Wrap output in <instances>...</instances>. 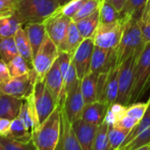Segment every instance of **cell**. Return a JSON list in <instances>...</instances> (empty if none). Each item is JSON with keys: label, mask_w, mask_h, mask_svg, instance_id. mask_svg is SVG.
<instances>
[{"label": "cell", "mask_w": 150, "mask_h": 150, "mask_svg": "<svg viewBox=\"0 0 150 150\" xmlns=\"http://www.w3.org/2000/svg\"><path fill=\"white\" fill-rule=\"evenodd\" d=\"M95 49L93 38H87L82 41L80 46L71 55V63L75 68L79 80H82L90 72V64Z\"/></svg>", "instance_id": "8fae6325"}, {"label": "cell", "mask_w": 150, "mask_h": 150, "mask_svg": "<svg viewBox=\"0 0 150 150\" xmlns=\"http://www.w3.org/2000/svg\"><path fill=\"white\" fill-rule=\"evenodd\" d=\"M119 66H115L111 68L108 72L107 82H106V92H105V103L109 107L114 104L117 98Z\"/></svg>", "instance_id": "484cf974"}, {"label": "cell", "mask_w": 150, "mask_h": 150, "mask_svg": "<svg viewBox=\"0 0 150 150\" xmlns=\"http://www.w3.org/2000/svg\"><path fill=\"white\" fill-rule=\"evenodd\" d=\"M0 143L5 150H37L33 140L28 142H21L8 137L0 136Z\"/></svg>", "instance_id": "e575fe53"}, {"label": "cell", "mask_w": 150, "mask_h": 150, "mask_svg": "<svg viewBox=\"0 0 150 150\" xmlns=\"http://www.w3.org/2000/svg\"><path fill=\"white\" fill-rule=\"evenodd\" d=\"M148 127H150V104H148L147 110H146L145 115L143 116V117L131 130V132H129V134H128L126 139L125 140L124 144L122 145V146H125V144H127L128 142H130L132 139H134L137 135H139V133H141L143 131H145Z\"/></svg>", "instance_id": "8d00e7d4"}, {"label": "cell", "mask_w": 150, "mask_h": 150, "mask_svg": "<svg viewBox=\"0 0 150 150\" xmlns=\"http://www.w3.org/2000/svg\"><path fill=\"white\" fill-rule=\"evenodd\" d=\"M61 116L60 136L55 150H83L72 128L71 122L68 119L63 109L58 105Z\"/></svg>", "instance_id": "4fadbf2b"}, {"label": "cell", "mask_w": 150, "mask_h": 150, "mask_svg": "<svg viewBox=\"0 0 150 150\" xmlns=\"http://www.w3.org/2000/svg\"><path fill=\"white\" fill-rule=\"evenodd\" d=\"M86 1L87 0H71L68 4L61 6L59 11L63 14L72 19V17L79 12V10L82 7Z\"/></svg>", "instance_id": "ab89813d"}, {"label": "cell", "mask_w": 150, "mask_h": 150, "mask_svg": "<svg viewBox=\"0 0 150 150\" xmlns=\"http://www.w3.org/2000/svg\"><path fill=\"white\" fill-rule=\"evenodd\" d=\"M12 77L8 69V64L0 58V83H3L10 80Z\"/></svg>", "instance_id": "ee69618b"}, {"label": "cell", "mask_w": 150, "mask_h": 150, "mask_svg": "<svg viewBox=\"0 0 150 150\" xmlns=\"http://www.w3.org/2000/svg\"><path fill=\"white\" fill-rule=\"evenodd\" d=\"M131 131L124 129L115 124L109 126V140L112 150H117L122 146Z\"/></svg>", "instance_id": "4dcf8cb0"}, {"label": "cell", "mask_w": 150, "mask_h": 150, "mask_svg": "<svg viewBox=\"0 0 150 150\" xmlns=\"http://www.w3.org/2000/svg\"><path fill=\"white\" fill-rule=\"evenodd\" d=\"M104 0H87L82 6V7L79 10V12L72 17V21L74 22H77L80 20L88 17L94 13H96L97 10L100 9L101 5Z\"/></svg>", "instance_id": "d590c367"}, {"label": "cell", "mask_w": 150, "mask_h": 150, "mask_svg": "<svg viewBox=\"0 0 150 150\" xmlns=\"http://www.w3.org/2000/svg\"><path fill=\"white\" fill-rule=\"evenodd\" d=\"M117 150H125V149L123 148V147H120V148H118V149H117Z\"/></svg>", "instance_id": "f5cc1de1"}, {"label": "cell", "mask_w": 150, "mask_h": 150, "mask_svg": "<svg viewBox=\"0 0 150 150\" xmlns=\"http://www.w3.org/2000/svg\"><path fill=\"white\" fill-rule=\"evenodd\" d=\"M19 0H0V13L17 10Z\"/></svg>", "instance_id": "7bdbcfd3"}, {"label": "cell", "mask_w": 150, "mask_h": 150, "mask_svg": "<svg viewBox=\"0 0 150 150\" xmlns=\"http://www.w3.org/2000/svg\"><path fill=\"white\" fill-rule=\"evenodd\" d=\"M149 150H150V148H149Z\"/></svg>", "instance_id": "11a10c76"}, {"label": "cell", "mask_w": 150, "mask_h": 150, "mask_svg": "<svg viewBox=\"0 0 150 150\" xmlns=\"http://www.w3.org/2000/svg\"><path fill=\"white\" fill-rule=\"evenodd\" d=\"M105 1L108 2L109 4H110L111 6H113L117 11L120 12L127 0H105Z\"/></svg>", "instance_id": "7dc6e473"}, {"label": "cell", "mask_w": 150, "mask_h": 150, "mask_svg": "<svg viewBox=\"0 0 150 150\" xmlns=\"http://www.w3.org/2000/svg\"><path fill=\"white\" fill-rule=\"evenodd\" d=\"M149 148H150V145H145V146H142L138 147L133 150H149Z\"/></svg>", "instance_id": "681fc988"}, {"label": "cell", "mask_w": 150, "mask_h": 150, "mask_svg": "<svg viewBox=\"0 0 150 150\" xmlns=\"http://www.w3.org/2000/svg\"><path fill=\"white\" fill-rule=\"evenodd\" d=\"M58 105L63 109L68 119L72 123L81 118L85 102L81 93V80H78L65 93L64 97Z\"/></svg>", "instance_id": "30bf717a"}, {"label": "cell", "mask_w": 150, "mask_h": 150, "mask_svg": "<svg viewBox=\"0 0 150 150\" xmlns=\"http://www.w3.org/2000/svg\"><path fill=\"white\" fill-rule=\"evenodd\" d=\"M138 124V121L135 120L134 118L127 116V115H124L123 117H121L116 123L115 125L124 128V129H127V130H132L136 125Z\"/></svg>", "instance_id": "b9f144b4"}, {"label": "cell", "mask_w": 150, "mask_h": 150, "mask_svg": "<svg viewBox=\"0 0 150 150\" xmlns=\"http://www.w3.org/2000/svg\"><path fill=\"white\" fill-rule=\"evenodd\" d=\"M140 30L145 43L150 42V21L140 22Z\"/></svg>", "instance_id": "f6af8a7d"}, {"label": "cell", "mask_w": 150, "mask_h": 150, "mask_svg": "<svg viewBox=\"0 0 150 150\" xmlns=\"http://www.w3.org/2000/svg\"><path fill=\"white\" fill-rule=\"evenodd\" d=\"M24 24L26 22L17 10L0 13V37L13 36Z\"/></svg>", "instance_id": "ac0fdd59"}, {"label": "cell", "mask_w": 150, "mask_h": 150, "mask_svg": "<svg viewBox=\"0 0 150 150\" xmlns=\"http://www.w3.org/2000/svg\"><path fill=\"white\" fill-rule=\"evenodd\" d=\"M11 123L12 120L8 118L0 117V136H5V137L7 136L10 130Z\"/></svg>", "instance_id": "bcb514c9"}, {"label": "cell", "mask_w": 150, "mask_h": 150, "mask_svg": "<svg viewBox=\"0 0 150 150\" xmlns=\"http://www.w3.org/2000/svg\"><path fill=\"white\" fill-rule=\"evenodd\" d=\"M98 76L99 74L90 71L82 80H81V93L83 96L85 104H88L96 101Z\"/></svg>", "instance_id": "cb8c5ba5"}, {"label": "cell", "mask_w": 150, "mask_h": 150, "mask_svg": "<svg viewBox=\"0 0 150 150\" xmlns=\"http://www.w3.org/2000/svg\"><path fill=\"white\" fill-rule=\"evenodd\" d=\"M75 23L84 39L93 38L100 24V11L97 10L93 14L85 17Z\"/></svg>", "instance_id": "4316f807"}, {"label": "cell", "mask_w": 150, "mask_h": 150, "mask_svg": "<svg viewBox=\"0 0 150 150\" xmlns=\"http://www.w3.org/2000/svg\"><path fill=\"white\" fill-rule=\"evenodd\" d=\"M147 103H148V104H150V97H149V100L147 101Z\"/></svg>", "instance_id": "db71d44e"}, {"label": "cell", "mask_w": 150, "mask_h": 150, "mask_svg": "<svg viewBox=\"0 0 150 150\" xmlns=\"http://www.w3.org/2000/svg\"><path fill=\"white\" fill-rule=\"evenodd\" d=\"M43 81L58 104L64 87V80L60 71L59 63L57 59L43 78Z\"/></svg>", "instance_id": "e0dca14e"}, {"label": "cell", "mask_w": 150, "mask_h": 150, "mask_svg": "<svg viewBox=\"0 0 150 150\" xmlns=\"http://www.w3.org/2000/svg\"><path fill=\"white\" fill-rule=\"evenodd\" d=\"M148 107L147 103H134L128 106L125 109V115L134 118L138 122L143 117Z\"/></svg>", "instance_id": "f35d334b"}, {"label": "cell", "mask_w": 150, "mask_h": 150, "mask_svg": "<svg viewBox=\"0 0 150 150\" xmlns=\"http://www.w3.org/2000/svg\"><path fill=\"white\" fill-rule=\"evenodd\" d=\"M145 145H150V127L143 131L130 142L121 147L125 148V150H133Z\"/></svg>", "instance_id": "74e56055"}, {"label": "cell", "mask_w": 150, "mask_h": 150, "mask_svg": "<svg viewBox=\"0 0 150 150\" xmlns=\"http://www.w3.org/2000/svg\"><path fill=\"white\" fill-rule=\"evenodd\" d=\"M23 99L0 93V117L13 120L18 117Z\"/></svg>", "instance_id": "44dd1931"}, {"label": "cell", "mask_w": 150, "mask_h": 150, "mask_svg": "<svg viewBox=\"0 0 150 150\" xmlns=\"http://www.w3.org/2000/svg\"><path fill=\"white\" fill-rule=\"evenodd\" d=\"M150 85V42L146 43L136 60L130 104L136 103Z\"/></svg>", "instance_id": "277c9868"}, {"label": "cell", "mask_w": 150, "mask_h": 150, "mask_svg": "<svg viewBox=\"0 0 150 150\" xmlns=\"http://www.w3.org/2000/svg\"><path fill=\"white\" fill-rule=\"evenodd\" d=\"M57 1H58L59 5H60L61 6H63L66 5V4H68L69 2H71V0H57Z\"/></svg>", "instance_id": "f907efd6"}, {"label": "cell", "mask_w": 150, "mask_h": 150, "mask_svg": "<svg viewBox=\"0 0 150 150\" xmlns=\"http://www.w3.org/2000/svg\"><path fill=\"white\" fill-rule=\"evenodd\" d=\"M115 66H119L117 60V50H109L95 45L90 64V71L97 74L109 72L110 70Z\"/></svg>", "instance_id": "5bb4252c"}, {"label": "cell", "mask_w": 150, "mask_h": 150, "mask_svg": "<svg viewBox=\"0 0 150 150\" xmlns=\"http://www.w3.org/2000/svg\"><path fill=\"white\" fill-rule=\"evenodd\" d=\"M33 101L39 125L46 120L57 107V103L47 88L43 80H37L34 86Z\"/></svg>", "instance_id": "ba28073f"}, {"label": "cell", "mask_w": 150, "mask_h": 150, "mask_svg": "<svg viewBox=\"0 0 150 150\" xmlns=\"http://www.w3.org/2000/svg\"><path fill=\"white\" fill-rule=\"evenodd\" d=\"M147 0H127L120 11L121 18H132L141 21Z\"/></svg>", "instance_id": "83f0119b"}, {"label": "cell", "mask_w": 150, "mask_h": 150, "mask_svg": "<svg viewBox=\"0 0 150 150\" xmlns=\"http://www.w3.org/2000/svg\"><path fill=\"white\" fill-rule=\"evenodd\" d=\"M57 60L59 63L60 71H61L63 80H64V87H63L62 94L60 96V100L58 102V103H59L63 101L65 93L79 79L77 77V73H76V71H75V68L71 63V54L63 52V51H59Z\"/></svg>", "instance_id": "2e32d148"}, {"label": "cell", "mask_w": 150, "mask_h": 150, "mask_svg": "<svg viewBox=\"0 0 150 150\" xmlns=\"http://www.w3.org/2000/svg\"><path fill=\"white\" fill-rule=\"evenodd\" d=\"M57 0H19L17 12L27 23H43L59 10Z\"/></svg>", "instance_id": "3957f363"}, {"label": "cell", "mask_w": 150, "mask_h": 150, "mask_svg": "<svg viewBox=\"0 0 150 150\" xmlns=\"http://www.w3.org/2000/svg\"><path fill=\"white\" fill-rule=\"evenodd\" d=\"M58 55L59 50L57 46L47 35L33 61V68L36 71L39 80H43L48 71L57 59Z\"/></svg>", "instance_id": "9c48e42d"}, {"label": "cell", "mask_w": 150, "mask_h": 150, "mask_svg": "<svg viewBox=\"0 0 150 150\" xmlns=\"http://www.w3.org/2000/svg\"><path fill=\"white\" fill-rule=\"evenodd\" d=\"M7 64L11 77H18L28 74L33 69V67H31L30 64L20 55L13 57Z\"/></svg>", "instance_id": "d6a6232c"}, {"label": "cell", "mask_w": 150, "mask_h": 150, "mask_svg": "<svg viewBox=\"0 0 150 150\" xmlns=\"http://www.w3.org/2000/svg\"><path fill=\"white\" fill-rule=\"evenodd\" d=\"M109 126L110 124L104 120L98 127L93 150H112L109 140Z\"/></svg>", "instance_id": "1f68e13d"}, {"label": "cell", "mask_w": 150, "mask_h": 150, "mask_svg": "<svg viewBox=\"0 0 150 150\" xmlns=\"http://www.w3.org/2000/svg\"><path fill=\"white\" fill-rule=\"evenodd\" d=\"M100 24H110L120 21V12L105 0L100 6Z\"/></svg>", "instance_id": "836d02e7"}, {"label": "cell", "mask_w": 150, "mask_h": 150, "mask_svg": "<svg viewBox=\"0 0 150 150\" xmlns=\"http://www.w3.org/2000/svg\"><path fill=\"white\" fill-rule=\"evenodd\" d=\"M125 18L110 24H99L93 40L96 46L113 50H117L123 35Z\"/></svg>", "instance_id": "5b68a950"}, {"label": "cell", "mask_w": 150, "mask_h": 150, "mask_svg": "<svg viewBox=\"0 0 150 150\" xmlns=\"http://www.w3.org/2000/svg\"><path fill=\"white\" fill-rule=\"evenodd\" d=\"M74 132L83 150H93L98 125H92L82 118L71 123Z\"/></svg>", "instance_id": "9a60e30c"}, {"label": "cell", "mask_w": 150, "mask_h": 150, "mask_svg": "<svg viewBox=\"0 0 150 150\" xmlns=\"http://www.w3.org/2000/svg\"><path fill=\"white\" fill-rule=\"evenodd\" d=\"M145 44L140 30V21L132 18H125L123 35L117 49V64L120 65L133 55L140 54Z\"/></svg>", "instance_id": "6da1fadb"}, {"label": "cell", "mask_w": 150, "mask_h": 150, "mask_svg": "<svg viewBox=\"0 0 150 150\" xmlns=\"http://www.w3.org/2000/svg\"><path fill=\"white\" fill-rule=\"evenodd\" d=\"M147 21H150V0L146 1L140 22H147Z\"/></svg>", "instance_id": "c3c4849f"}, {"label": "cell", "mask_w": 150, "mask_h": 150, "mask_svg": "<svg viewBox=\"0 0 150 150\" xmlns=\"http://www.w3.org/2000/svg\"><path fill=\"white\" fill-rule=\"evenodd\" d=\"M84 38L81 35L76 26V23L73 21H71L69 24L64 39L63 40L61 44L58 46V50L72 55L73 52L76 50V49L80 46V44L82 42Z\"/></svg>", "instance_id": "7402d4cb"}, {"label": "cell", "mask_w": 150, "mask_h": 150, "mask_svg": "<svg viewBox=\"0 0 150 150\" xmlns=\"http://www.w3.org/2000/svg\"><path fill=\"white\" fill-rule=\"evenodd\" d=\"M71 21V18L63 14L58 10L44 22L48 36L53 41L57 48L64 39L69 24Z\"/></svg>", "instance_id": "7c38bea8"}, {"label": "cell", "mask_w": 150, "mask_h": 150, "mask_svg": "<svg viewBox=\"0 0 150 150\" xmlns=\"http://www.w3.org/2000/svg\"><path fill=\"white\" fill-rule=\"evenodd\" d=\"M139 55L137 54L128 57L119 66L118 95L115 103H119L124 106L130 105L134 81V68Z\"/></svg>", "instance_id": "52a82bcc"}, {"label": "cell", "mask_w": 150, "mask_h": 150, "mask_svg": "<svg viewBox=\"0 0 150 150\" xmlns=\"http://www.w3.org/2000/svg\"><path fill=\"white\" fill-rule=\"evenodd\" d=\"M14 40L17 46L19 55L21 56L29 64L33 67V50L25 28H21L14 35Z\"/></svg>", "instance_id": "d4e9b609"}, {"label": "cell", "mask_w": 150, "mask_h": 150, "mask_svg": "<svg viewBox=\"0 0 150 150\" xmlns=\"http://www.w3.org/2000/svg\"><path fill=\"white\" fill-rule=\"evenodd\" d=\"M0 150H5L4 147H3V146L1 145V143H0Z\"/></svg>", "instance_id": "816d5d0a"}, {"label": "cell", "mask_w": 150, "mask_h": 150, "mask_svg": "<svg viewBox=\"0 0 150 150\" xmlns=\"http://www.w3.org/2000/svg\"><path fill=\"white\" fill-rule=\"evenodd\" d=\"M19 55L13 36L0 37V58L8 64L13 57Z\"/></svg>", "instance_id": "f546056e"}, {"label": "cell", "mask_w": 150, "mask_h": 150, "mask_svg": "<svg viewBox=\"0 0 150 150\" xmlns=\"http://www.w3.org/2000/svg\"><path fill=\"white\" fill-rule=\"evenodd\" d=\"M32 94L23 100V103H22V105H21V108L18 116V117L22 121L25 126L31 132H33L39 126V122H38L37 115L35 112Z\"/></svg>", "instance_id": "ffe728a7"}, {"label": "cell", "mask_w": 150, "mask_h": 150, "mask_svg": "<svg viewBox=\"0 0 150 150\" xmlns=\"http://www.w3.org/2000/svg\"><path fill=\"white\" fill-rule=\"evenodd\" d=\"M109 108L106 103L98 101L85 104L81 118L92 125L99 126L104 121Z\"/></svg>", "instance_id": "d6986e66"}, {"label": "cell", "mask_w": 150, "mask_h": 150, "mask_svg": "<svg viewBox=\"0 0 150 150\" xmlns=\"http://www.w3.org/2000/svg\"><path fill=\"white\" fill-rule=\"evenodd\" d=\"M61 126L60 109L57 107L33 132L32 140L37 150H55Z\"/></svg>", "instance_id": "7a4b0ae2"}, {"label": "cell", "mask_w": 150, "mask_h": 150, "mask_svg": "<svg viewBox=\"0 0 150 150\" xmlns=\"http://www.w3.org/2000/svg\"><path fill=\"white\" fill-rule=\"evenodd\" d=\"M37 80L38 75L33 68L28 74L12 77L7 81L0 83V93L24 100L33 93Z\"/></svg>", "instance_id": "8992f818"}, {"label": "cell", "mask_w": 150, "mask_h": 150, "mask_svg": "<svg viewBox=\"0 0 150 150\" xmlns=\"http://www.w3.org/2000/svg\"><path fill=\"white\" fill-rule=\"evenodd\" d=\"M6 137L21 142H28L32 140V132L28 131L19 117H16L12 120L10 130Z\"/></svg>", "instance_id": "f1b7e54d"}, {"label": "cell", "mask_w": 150, "mask_h": 150, "mask_svg": "<svg viewBox=\"0 0 150 150\" xmlns=\"http://www.w3.org/2000/svg\"><path fill=\"white\" fill-rule=\"evenodd\" d=\"M25 30L28 34L32 50L33 56L36 55L39 49L41 48L42 42L47 36V31L45 24L43 23H27L25 24ZM34 61V60H33Z\"/></svg>", "instance_id": "603a6c76"}, {"label": "cell", "mask_w": 150, "mask_h": 150, "mask_svg": "<svg viewBox=\"0 0 150 150\" xmlns=\"http://www.w3.org/2000/svg\"><path fill=\"white\" fill-rule=\"evenodd\" d=\"M108 72L100 73L97 80V90H96V101L105 103V92Z\"/></svg>", "instance_id": "60d3db41"}]
</instances>
